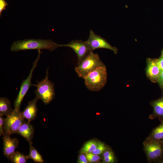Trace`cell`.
Instances as JSON below:
<instances>
[{"mask_svg": "<svg viewBox=\"0 0 163 163\" xmlns=\"http://www.w3.org/2000/svg\"><path fill=\"white\" fill-rule=\"evenodd\" d=\"M21 112L14 109L12 112L5 118L3 127L4 135L10 136L17 133L21 125L25 122Z\"/></svg>", "mask_w": 163, "mask_h": 163, "instance_id": "8992f818", "label": "cell"}, {"mask_svg": "<svg viewBox=\"0 0 163 163\" xmlns=\"http://www.w3.org/2000/svg\"><path fill=\"white\" fill-rule=\"evenodd\" d=\"M60 47L61 44H57L51 40L31 39L14 41L11 45V50L18 52L29 50H37L38 51L46 49L52 51Z\"/></svg>", "mask_w": 163, "mask_h": 163, "instance_id": "6da1fadb", "label": "cell"}, {"mask_svg": "<svg viewBox=\"0 0 163 163\" xmlns=\"http://www.w3.org/2000/svg\"><path fill=\"white\" fill-rule=\"evenodd\" d=\"M38 52L37 57L33 63V66L28 76L25 79L23 80L21 82L19 93L14 102L15 109L20 110L21 102L29 88L31 86H36V85L32 83L31 80L33 72L37 65L41 53L40 50L38 51Z\"/></svg>", "mask_w": 163, "mask_h": 163, "instance_id": "52a82bcc", "label": "cell"}, {"mask_svg": "<svg viewBox=\"0 0 163 163\" xmlns=\"http://www.w3.org/2000/svg\"><path fill=\"white\" fill-rule=\"evenodd\" d=\"M77 162L78 163H87L88 162L85 154L81 153L79 156Z\"/></svg>", "mask_w": 163, "mask_h": 163, "instance_id": "603a6c76", "label": "cell"}, {"mask_svg": "<svg viewBox=\"0 0 163 163\" xmlns=\"http://www.w3.org/2000/svg\"><path fill=\"white\" fill-rule=\"evenodd\" d=\"M85 154L88 162H96L100 160V156L98 155H96L92 153H86Z\"/></svg>", "mask_w": 163, "mask_h": 163, "instance_id": "7402d4cb", "label": "cell"}, {"mask_svg": "<svg viewBox=\"0 0 163 163\" xmlns=\"http://www.w3.org/2000/svg\"><path fill=\"white\" fill-rule=\"evenodd\" d=\"M29 152L28 155L29 159L37 163H43L44 161L41 155L32 145V142L29 143Z\"/></svg>", "mask_w": 163, "mask_h": 163, "instance_id": "e0dca14e", "label": "cell"}, {"mask_svg": "<svg viewBox=\"0 0 163 163\" xmlns=\"http://www.w3.org/2000/svg\"><path fill=\"white\" fill-rule=\"evenodd\" d=\"M157 82L161 87L163 85V70L161 72Z\"/></svg>", "mask_w": 163, "mask_h": 163, "instance_id": "4316f807", "label": "cell"}, {"mask_svg": "<svg viewBox=\"0 0 163 163\" xmlns=\"http://www.w3.org/2000/svg\"><path fill=\"white\" fill-rule=\"evenodd\" d=\"M146 63V73L147 77L152 82H157L161 71L157 65L156 59H148Z\"/></svg>", "mask_w": 163, "mask_h": 163, "instance_id": "8fae6325", "label": "cell"}, {"mask_svg": "<svg viewBox=\"0 0 163 163\" xmlns=\"http://www.w3.org/2000/svg\"><path fill=\"white\" fill-rule=\"evenodd\" d=\"M48 69L46 70L45 78L40 81H37L34 91L36 97L45 105L50 103L55 96L54 84L48 79Z\"/></svg>", "mask_w": 163, "mask_h": 163, "instance_id": "3957f363", "label": "cell"}, {"mask_svg": "<svg viewBox=\"0 0 163 163\" xmlns=\"http://www.w3.org/2000/svg\"><path fill=\"white\" fill-rule=\"evenodd\" d=\"M66 46L72 49L76 54L79 64L91 51L86 41L81 40H72L66 44H61V47Z\"/></svg>", "mask_w": 163, "mask_h": 163, "instance_id": "9c48e42d", "label": "cell"}, {"mask_svg": "<svg viewBox=\"0 0 163 163\" xmlns=\"http://www.w3.org/2000/svg\"><path fill=\"white\" fill-rule=\"evenodd\" d=\"M143 145L148 162L163 161V145L161 140L145 139Z\"/></svg>", "mask_w": 163, "mask_h": 163, "instance_id": "5b68a950", "label": "cell"}, {"mask_svg": "<svg viewBox=\"0 0 163 163\" xmlns=\"http://www.w3.org/2000/svg\"><path fill=\"white\" fill-rule=\"evenodd\" d=\"M161 88H162V91H163V85H162L161 87Z\"/></svg>", "mask_w": 163, "mask_h": 163, "instance_id": "f1b7e54d", "label": "cell"}, {"mask_svg": "<svg viewBox=\"0 0 163 163\" xmlns=\"http://www.w3.org/2000/svg\"><path fill=\"white\" fill-rule=\"evenodd\" d=\"M104 65L99 55L91 51L75 67V71L78 76L82 78L98 67Z\"/></svg>", "mask_w": 163, "mask_h": 163, "instance_id": "277c9868", "label": "cell"}, {"mask_svg": "<svg viewBox=\"0 0 163 163\" xmlns=\"http://www.w3.org/2000/svg\"><path fill=\"white\" fill-rule=\"evenodd\" d=\"M150 104L153 108V113L149 116V118L153 120L158 118L161 122L163 121V95L155 100L152 101Z\"/></svg>", "mask_w": 163, "mask_h": 163, "instance_id": "4fadbf2b", "label": "cell"}, {"mask_svg": "<svg viewBox=\"0 0 163 163\" xmlns=\"http://www.w3.org/2000/svg\"><path fill=\"white\" fill-rule=\"evenodd\" d=\"M14 110V109H13ZM13 110L9 99L5 97L0 98V115L6 116L10 114Z\"/></svg>", "mask_w": 163, "mask_h": 163, "instance_id": "9a60e30c", "label": "cell"}, {"mask_svg": "<svg viewBox=\"0 0 163 163\" xmlns=\"http://www.w3.org/2000/svg\"><path fill=\"white\" fill-rule=\"evenodd\" d=\"M161 56L163 58V49L161 51Z\"/></svg>", "mask_w": 163, "mask_h": 163, "instance_id": "83f0119b", "label": "cell"}, {"mask_svg": "<svg viewBox=\"0 0 163 163\" xmlns=\"http://www.w3.org/2000/svg\"><path fill=\"white\" fill-rule=\"evenodd\" d=\"M30 122L27 121L22 123L17 133L24 137L29 143L32 142L31 140L33 138L34 132L33 126Z\"/></svg>", "mask_w": 163, "mask_h": 163, "instance_id": "5bb4252c", "label": "cell"}, {"mask_svg": "<svg viewBox=\"0 0 163 163\" xmlns=\"http://www.w3.org/2000/svg\"><path fill=\"white\" fill-rule=\"evenodd\" d=\"M157 126L153 129L146 139L157 141L163 139V121Z\"/></svg>", "mask_w": 163, "mask_h": 163, "instance_id": "2e32d148", "label": "cell"}, {"mask_svg": "<svg viewBox=\"0 0 163 163\" xmlns=\"http://www.w3.org/2000/svg\"><path fill=\"white\" fill-rule=\"evenodd\" d=\"M29 159L28 155H25L19 151L15 152L10 160L13 163H26Z\"/></svg>", "mask_w": 163, "mask_h": 163, "instance_id": "d6986e66", "label": "cell"}, {"mask_svg": "<svg viewBox=\"0 0 163 163\" xmlns=\"http://www.w3.org/2000/svg\"><path fill=\"white\" fill-rule=\"evenodd\" d=\"M99 142L94 140H90L87 142L82 148L81 153H92L97 147Z\"/></svg>", "mask_w": 163, "mask_h": 163, "instance_id": "ac0fdd59", "label": "cell"}, {"mask_svg": "<svg viewBox=\"0 0 163 163\" xmlns=\"http://www.w3.org/2000/svg\"><path fill=\"white\" fill-rule=\"evenodd\" d=\"M83 78L88 89L93 91H100L107 82V72L105 65L98 67L85 76Z\"/></svg>", "mask_w": 163, "mask_h": 163, "instance_id": "7a4b0ae2", "label": "cell"}, {"mask_svg": "<svg viewBox=\"0 0 163 163\" xmlns=\"http://www.w3.org/2000/svg\"><path fill=\"white\" fill-rule=\"evenodd\" d=\"M107 148L104 143L99 142L97 147L92 153L99 155L103 154Z\"/></svg>", "mask_w": 163, "mask_h": 163, "instance_id": "44dd1931", "label": "cell"}, {"mask_svg": "<svg viewBox=\"0 0 163 163\" xmlns=\"http://www.w3.org/2000/svg\"><path fill=\"white\" fill-rule=\"evenodd\" d=\"M39 100L37 97L29 102L27 105L21 112L23 117L27 121L30 122L36 117L37 112V103Z\"/></svg>", "mask_w": 163, "mask_h": 163, "instance_id": "7c38bea8", "label": "cell"}, {"mask_svg": "<svg viewBox=\"0 0 163 163\" xmlns=\"http://www.w3.org/2000/svg\"><path fill=\"white\" fill-rule=\"evenodd\" d=\"M103 161L105 163H113L116 159L113 152L107 148L103 153Z\"/></svg>", "mask_w": 163, "mask_h": 163, "instance_id": "ffe728a7", "label": "cell"}, {"mask_svg": "<svg viewBox=\"0 0 163 163\" xmlns=\"http://www.w3.org/2000/svg\"><path fill=\"white\" fill-rule=\"evenodd\" d=\"M161 141L163 145V139L161 140Z\"/></svg>", "mask_w": 163, "mask_h": 163, "instance_id": "f546056e", "label": "cell"}, {"mask_svg": "<svg viewBox=\"0 0 163 163\" xmlns=\"http://www.w3.org/2000/svg\"><path fill=\"white\" fill-rule=\"evenodd\" d=\"M3 152L4 155L9 160L15 152L18 147V140L16 138H11L10 136L4 135L3 138Z\"/></svg>", "mask_w": 163, "mask_h": 163, "instance_id": "30bf717a", "label": "cell"}, {"mask_svg": "<svg viewBox=\"0 0 163 163\" xmlns=\"http://www.w3.org/2000/svg\"><path fill=\"white\" fill-rule=\"evenodd\" d=\"M157 65L161 70H163V58L160 56L158 59H156Z\"/></svg>", "mask_w": 163, "mask_h": 163, "instance_id": "484cf974", "label": "cell"}, {"mask_svg": "<svg viewBox=\"0 0 163 163\" xmlns=\"http://www.w3.org/2000/svg\"><path fill=\"white\" fill-rule=\"evenodd\" d=\"M91 51L100 48L106 49L113 51L115 54L117 53V48L112 46L106 39L96 34L90 30L88 39L85 41Z\"/></svg>", "mask_w": 163, "mask_h": 163, "instance_id": "ba28073f", "label": "cell"}, {"mask_svg": "<svg viewBox=\"0 0 163 163\" xmlns=\"http://www.w3.org/2000/svg\"><path fill=\"white\" fill-rule=\"evenodd\" d=\"M2 116L0 115V135H4L3 127L4 125L5 118L2 117Z\"/></svg>", "mask_w": 163, "mask_h": 163, "instance_id": "d4e9b609", "label": "cell"}, {"mask_svg": "<svg viewBox=\"0 0 163 163\" xmlns=\"http://www.w3.org/2000/svg\"><path fill=\"white\" fill-rule=\"evenodd\" d=\"M8 4L5 0H0V16L1 17L2 11L6 9V7Z\"/></svg>", "mask_w": 163, "mask_h": 163, "instance_id": "cb8c5ba5", "label": "cell"}]
</instances>
